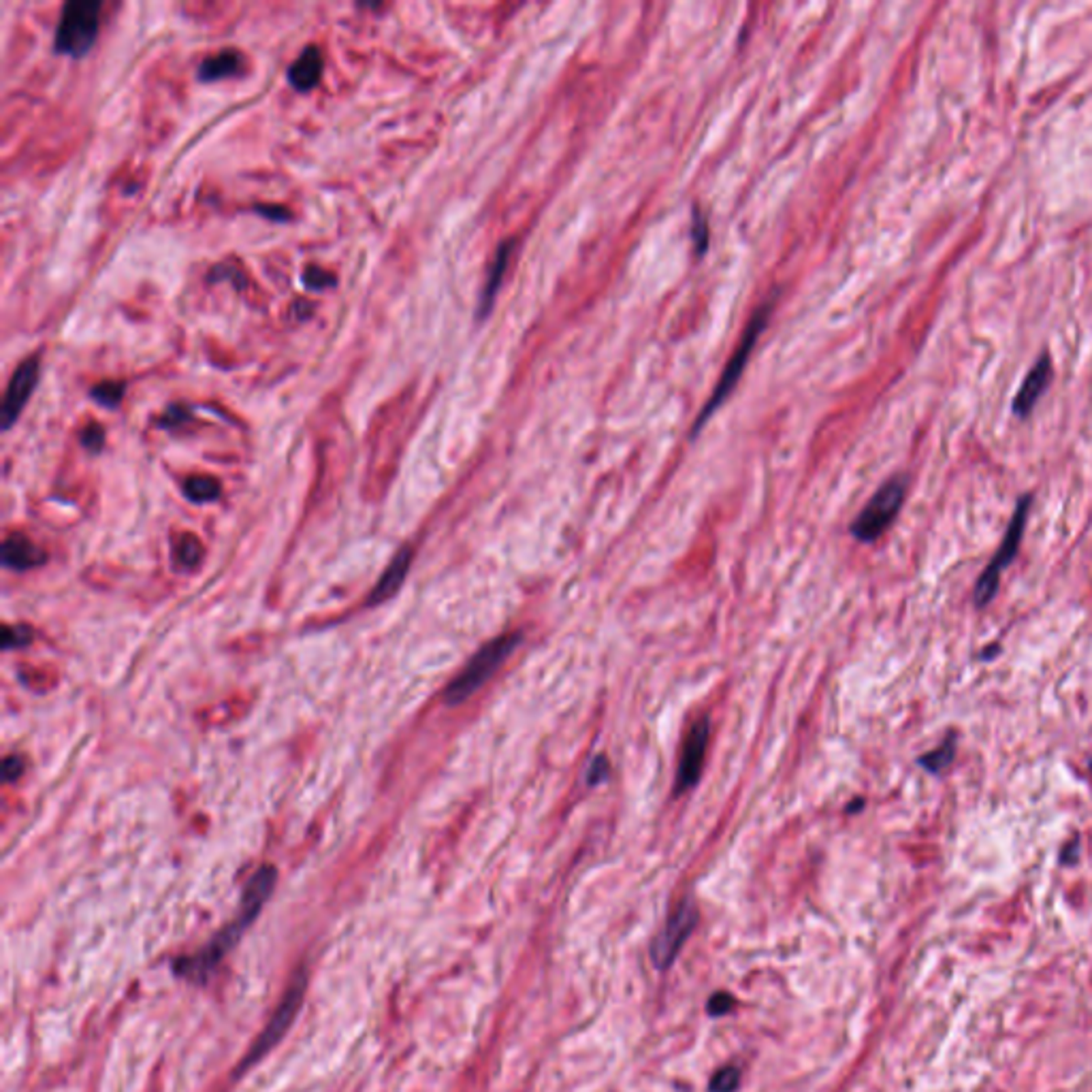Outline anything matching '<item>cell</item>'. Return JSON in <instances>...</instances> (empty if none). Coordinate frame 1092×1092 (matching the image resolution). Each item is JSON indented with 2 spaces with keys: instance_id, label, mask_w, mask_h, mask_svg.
<instances>
[{
  "instance_id": "cell-10",
  "label": "cell",
  "mask_w": 1092,
  "mask_h": 1092,
  "mask_svg": "<svg viewBox=\"0 0 1092 1092\" xmlns=\"http://www.w3.org/2000/svg\"><path fill=\"white\" fill-rule=\"evenodd\" d=\"M38 373H41L38 357H28L16 367L3 399V429H11V425L22 415L24 405L28 404L38 383Z\"/></svg>"
},
{
  "instance_id": "cell-29",
  "label": "cell",
  "mask_w": 1092,
  "mask_h": 1092,
  "mask_svg": "<svg viewBox=\"0 0 1092 1092\" xmlns=\"http://www.w3.org/2000/svg\"><path fill=\"white\" fill-rule=\"evenodd\" d=\"M22 771H24V762H22V758H16V755H11V758H6V760H5V764H3V773H5V779H6V781L17 779L19 774H22Z\"/></svg>"
},
{
  "instance_id": "cell-17",
  "label": "cell",
  "mask_w": 1092,
  "mask_h": 1092,
  "mask_svg": "<svg viewBox=\"0 0 1092 1092\" xmlns=\"http://www.w3.org/2000/svg\"><path fill=\"white\" fill-rule=\"evenodd\" d=\"M954 758H956V739L949 734L939 747L933 749V751L926 755H922L920 766L926 768V771L933 774H941L943 771H947V768L952 766Z\"/></svg>"
},
{
  "instance_id": "cell-24",
  "label": "cell",
  "mask_w": 1092,
  "mask_h": 1092,
  "mask_svg": "<svg viewBox=\"0 0 1092 1092\" xmlns=\"http://www.w3.org/2000/svg\"><path fill=\"white\" fill-rule=\"evenodd\" d=\"M609 773H611L609 760H606L604 755H598V758L591 762L589 771H587V784H589V785L604 784V781L609 779Z\"/></svg>"
},
{
  "instance_id": "cell-23",
  "label": "cell",
  "mask_w": 1092,
  "mask_h": 1092,
  "mask_svg": "<svg viewBox=\"0 0 1092 1092\" xmlns=\"http://www.w3.org/2000/svg\"><path fill=\"white\" fill-rule=\"evenodd\" d=\"M303 282H306L308 288L312 290H320V288H327V287H335V277L329 274V271L316 267V265H309L306 267V276H303Z\"/></svg>"
},
{
  "instance_id": "cell-28",
  "label": "cell",
  "mask_w": 1092,
  "mask_h": 1092,
  "mask_svg": "<svg viewBox=\"0 0 1092 1092\" xmlns=\"http://www.w3.org/2000/svg\"><path fill=\"white\" fill-rule=\"evenodd\" d=\"M28 638H30V632L26 630V628H9V625H6V628H5V638H3L5 643L3 644H5V649L19 647V644H24L26 641H28Z\"/></svg>"
},
{
  "instance_id": "cell-26",
  "label": "cell",
  "mask_w": 1092,
  "mask_h": 1092,
  "mask_svg": "<svg viewBox=\"0 0 1092 1092\" xmlns=\"http://www.w3.org/2000/svg\"><path fill=\"white\" fill-rule=\"evenodd\" d=\"M732 1007H734V999L730 997V994L717 992V994H713V997H710L707 1010H708L710 1016H723V1013L732 1011Z\"/></svg>"
},
{
  "instance_id": "cell-2",
  "label": "cell",
  "mask_w": 1092,
  "mask_h": 1092,
  "mask_svg": "<svg viewBox=\"0 0 1092 1092\" xmlns=\"http://www.w3.org/2000/svg\"><path fill=\"white\" fill-rule=\"evenodd\" d=\"M521 641V632H513V634L497 636L495 641L484 644V647L470 659V664L461 670V675L446 687L444 702L449 704V707H457V704H461L468 700V697L474 696L476 691L500 670V665L513 655V651L519 647Z\"/></svg>"
},
{
  "instance_id": "cell-5",
  "label": "cell",
  "mask_w": 1092,
  "mask_h": 1092,
  "mask_svg": "<svg viewBox=\"0 0 1092 1092\" xmlns=\"http://www.w3.org/2000/svg\"><path fill=\"white\" fill-rule=\"evenodd\" d=\"M904 493H907V481L903 476H894L883 482L862 513L856 516L851 535L860 542H875L901 513Z\"/></svg>"
},
{
  "instance_id": "cell-1",
  "label": "cell",
  "mask_w": 1092,
  "mask_h": 1092,
  "mask_svg": "<svg viewBox=\"0 0 1092 1092\" xmlns=\"http://www.w3.org/2000/svg\"><path fill=\"white\" fill-rule=\"evenodd\" d=\"M274 885L276 869H258L254 877L245 885L242 898V914H239L237 920H232V924H229L224 930H220L214 939L203 949H199L197 954L182 956V958L173 962V971H176L178 978L189 979L192 984H205V981L210 979V975L214 973V968L222 962L224 956L237 946V941L242 939V935L245 933V928L250 926L252 920L261 914L263 904L267 903L269 894L274 892Z\"/></svg>"
},
{
  "instance_id": "cell-12",
  "label": "cell",
  "mask_w": 1092,
  "mask_h": 1092,
  "mask_svg": "<svg viewBox=\"0 0 1092 1092\" xmlns=\"http://www.w3.org/2000/svg\"><path fill=\"white\" fill-rule=\"evenodd\" d=\"M514 248H516L514 239H508V242H502L500 248H497L493 261H491V267H489V274H487V282H484V287H482L481 301H478V319H484V316H487L491 312V306H493V301H495V297H497V290H500L502 282H503V276H506L510 258H513Z\"/></svg>"
},
{
  "instance_id": "cell-13",
  "label": "cell",
  "mask_w": 1092,
  "mask_h": 1092,
  "mask_svg": "<svg viewBox=\"0 0 1092 1092\" xmlns=\"http://www.w3.org/2000/svg\"><path fill=\"white\" fill-rule=\"evenodd\" d=\"M320 77H322V54L316 45H309V48L303 49V54L297 58L293 64H290L288 81H290V86H293L295 90H299V92H308V90H312L316 83L320 81Z\"/></svg>"
},
{
  "instance_id": "cell-25",
  "label": "cell",
  "mask_w": 1092,
  "mask_h": 1092,
  "mask_svg": "<svg viewBox=\"0 0 1092 1092\" xmlns=\"http://www.w3.org/2000/svg\"><path fill=\"white\" fill-rule=\"evenodd\" d=\"M103 442H105V434H103L99 425H90V427L81 431V444L86 446L90 452H99L103 449Z\"/></svg>"
},
{
  "instance_id": "cell-4",
  "label": "cell",
  "mask_w": 1092,
  "mask_h": 1092,
  "mask_svg": "<svg viewBox=\"0 0 1092 1092\" xmlns=\"http://www.w3.org/2000/svg\"><path fill=\"white\" fill-rule=\"evenodd\" d=\"M768 316H771V306H762L751 320H749V325L745 329V335L741 338V344L736 348V352L732 354V359H730V363L726 365V370H723L719 383L710 393V399L704 405L700 416H697V421L694 423V431H691V436H696L697 431L704 427V423L708 421L710 416H713V412L719 408V405L726 402L730 393L739 383V378L742 376V370H745L749 357H751L755 344H758V338L760 333L766 329V322H768Z\"/></svg>"
},
{
  "instance_id": "cell-18",
  "label": "cell",
  "mask_w": 1092,
  "mask_h": 1092,
  "mask_svg": "<svg viewBox=\"0 0 1092 1092\" xmlns=\"http://www.w3.org/2000/svg\"><path fill=\"white\" fill-rule=\"evenodd\" d=\"M186 495L192 502H214L220 495V484L211 476H192L186 482Z\"/></svg>"
},
{
  "instance_id": "cell-27",
  "label": "cell",
  "mask_w": 1092,
  "mask_h": 1092,
  "mask_svg": "<svg viewBox=\"0 0 1092 1092\" xmlns=\"http://www.w3.org/2000/svg\"><path fill=\"white\" fill-rule=\"evenodd\" d=\"M189 418H190V412L186 405H171V408L165 412V416L160 418V423H163L165 427H178V425L189 421Z\"/></svg>"
},
{
  "instance_id": "cell-3",
  "label": "cell",
  "mask_w": 1092,
  "mask_h": 1092,
  "mask_svg": "<svg viewBox=\"0 0 1092 1092\" xmlns=\"http://www.w3.org/2000/svg\"><path fill=\"white\" fill-rule=\"evenodd\" d=\"M101 9L103 5L96 0L94 3L77 0V3H67L62 6L54 38V49L58 54L81 58L92 49L101 28Z\"/></svg>"
},
{
  "instance_id": "cell-9",
  "label": "cell",
  "mask_w": 1092,
  "mask_h": 1092,
  "mask_svg": "<svg viewBox=\"0 0 1092 1092\" xmlns=\"http://www.w3.org/2000/svg\"><path fill=\"white\" fill-rule=\"evenodd\" d=\"M696 922H697V909L691 901H683L675 911H672L668 924H665L662 933L657 935V939L654 941V947H651V956H654L655 967L668 968L672 962H675L678 949L685 946V941H687L691 930L696 928Z\"/></svg>"
},
{
  "instance_id": "cell-20",
  "label": "cell",
  "mask_w": 1092,
  "mask_h": 1092,
  "mask_svg": "<svg viewBox=\"0 0 1092 1092\" xmlns=\"http://www.w3.org/2000/svg\"><path fill=\"white\" fill-rule=\"evenodd\" d=\"M203 557V546L195 535H184L178 545V559L186 568H195Z\"/></svg>"
},
{
  "instance_id": "cell-16",
  "label": "cell",
  "mask_w": 1092,
  "mask_h": 1092,
  "mask_svg": "<svg viewBox=\"0 0 1092 1092\" xmlns=\"http://www.w3.org/2000/svg\"><path fill=\"white\" fill-rule=\"evenodd\" d=\"M239 69H242V54L237 49H222L199 64V80L208 83L226 80V77L237 75Z\"/></svg>"
},
{
  "instance_id": "cell-21",
  "label": "cell",
  "mask_w": 1092,
  "mask_h": 1092,
  "mask_svg": "<svg viewBox=\"0 0 1092 1092\" xmlns=\"http://www.w3.org/2000/svg\"><path fill=\"white\" fill-rule=\"evenodd\" d=\"M741 1084V1071L736 1067H723L710 1080V1092H734Z\"/></svg>"
},
{
  "instance_id": "cell-15",
  "label": "cell",
  "mask_w": 1092,
  "mask_h": 1092,
  "mask_svg": "<svg viewBox=\"0 0 1092 1092\" xmlns=\"http://www.w3.org/2000/svg\"><path fill=\"white\" fill-rule=\"evenodd\" d=\"M3 559L5 566L13 568V570H28V568L41 564L45 557L26 535L11 534L3 545Z\"/></svg>"
},
{
  "instance_id": "cell-6",
  "label": "cell",
  "mask_w": 1092,
  "mask_h": 1092,
  "mask_svg": "<svg viewBox=\"0 0 1092 1092\" xmlns=\"http://www.w3.org/2000/svg\"><path fill=\"white\" fill-rule=\"evenodd\" d=\"M1029 510H1031V495L1020 497L1016 513H1013V516H1011V523H1010V527H1007V534H1005L1003 542H1000L997 555H994L990 564L986 566L984 574H981L978 585H975L973 600H975V606H978V609H984V606H988L994 598H997L1000 572H1003L1005 568L1011 564L1013 557H1016L1020 542H1022V535H1024L1026 519H1029Z\"/></svg>"
},
{
  "instance_id": "cell-14",
  "label": "cell",
  "mask_w": 1092,
  "mask_h": 1092,
  "mask_svg": "<svg viewBox=\"0 0 1092 1092\" xmlns=\"http://www.w3.org/2000/svg\"><path fill=\"white\" fill-rule=\"evenodd\" d=\"M410 561H412V548H402L395 555V559L391 561L389 568H386L383 578L378 580V585L373 587L372 596H370V604H383L386 600L393 598L397 593L399 587L405 580V574H408V568H410Z\"/></svg>"
},
{
  "instance_id": "cell-11",
  "label": "cell",
  "mask_w": 1092,
  "mask_h": 1092,
  "mask_svg": "<svg viewBox=\"0 0 1092 1092\" xmlns=\"http://www.w3.org/2000/svg\"><path fill=\"white\" fill-rule=\"evenodd\" d=\"M1050 378H1052L1050 359L1039 357L1037 363L1033 365V370L1029 372V376L1024 378L1022 386H1020L1016 399H1013V415L1020 418L1029 416L1031 410L1035 408V404L1039 402V397H1042L1043 391L1048 389Z\"/></svg>"
},
{
  "instance_id": "cell-7",
  "label": "cell",
  "mask_w": 1092,
  "mask_h": 1092,
  "mask_svg": "<svg viewBox=\"0 0 1092 1092\" xmlns=\"http://www.w3.org/2000/svg\"><path fill=\"white\" fill-rule=\"evenodd\" d=\"M303 990H306V973L299 971L297 973V978L293 981V986L288 988L287 997L277 1007L274 1018L269 1020L267 1029L261 1033V1037L256 1039L254 1045H252V1050L248 1052V1056H245V1061L242 1065V1071H245L250 1067V1065H254L256 1061H261V1058L267 1054V1052L274 1048V1045L280 1042V1037L287 1033V1029L293 1022V1018L297 1016V1011H299V1005H301V999H303Z\"/></svg>"
},
{
  "instance_id": "cell-19",
  "label": "cell",
  "mask_w": 1092,
  "mask_h": 1092,
  "mask_svg": "<svg viewBox=\"0 0 1092 1092\" xmlns=\"http://www.w3.org/2000/svg\"><path fill=\"white\" fill-rule=\"evenodd\" d=\"M90 395L96 402L105 405V408H118L122 397H124V383H118V380H105V383H99L96 386H92V391H90Z\"/></svg>"
},
{
  "instance_id": "cell-8",
  "label": "cell",
  "mask_w": 1092,
  "mask_h": 1092,
  "mask_svg": "<svg viewBox=\"0 0 1092 1092\" xmlns=\"http://www.w3.org/2000/svg\"><path fill=\"white\" fill-rule=\"evenodd\" d=\"M708 739H710V721H708V717H700V719L691 723L689 732L683 741L681 760H678V768H676L675 796H683L685 792L691 790V787L700 781L704 758H707V749H708Z\"/></svg>"
},
{
  "instance_id": "cell-30",
  "label": "cell",
  "mask_w": 1092,
  "mask_h": 1092,
  "mask_svg": "<svg viewBox=\"0 0 1092 1092\" xmlns=\"http://www.w3.org/2000/svg\"><path fill=\"white\" fill-rule=\"evenodd\" d=\"M256 211L258 214H263L265 218H274V220H288L290 218V211L287 208H282V205H274V208H265V205H256Z\"/></svg>"
},
{
  "instance_id": "cell-22",
  "label": "cell",
  "mask_w": 1092,
  "mask_h": 1092,
  "mask_svg": "<svg viewBox=\"0 0 1092 1092\" xmlns=\"http://www.w3.org/2000/svg\"><path fill=\"white\" fill-rule=\"evenodd\" d=\"M691 239H694L696 254L702 256L704 250L708 248V224L697 208L694 210V222H691Z\"/></svg>"
}]
</instances>
